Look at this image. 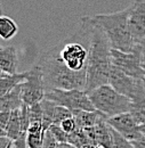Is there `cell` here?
<instances>
[{"label": "cell", "instance_id": "obj_1", "mask_svg": "<svg viewBox=\"0 0 145 148\" xmlns=\"http://www.w3.org/2000/svg\"><path fill=\"white\" fill-rule=\"evenodd\" d=\"M91 30L90 16L81 17L72 36L40 56L36 65L40 69L46 91L50 89L86 90Z\"/></svg>", "mask_w": 145, "mask_h": 148}, {"label": "cell", "instance_id": "obj_9", "mask_svg": "<svg viewBox=\"0 0 145 148\" xmlns=\"http://www.w3.org/2000/svg\"><path fill=\"white\" fill-rule=\"evenodd\" d=\"M129 26L135 43L145 41V0H134L130 5Z\"/></svg>", "mask_w": 145, "mask_h": 148}, {"label": "cell", "instance_id": "obj_27", "mask_svg": "<svg viewBox=\"0 0 145 148\" xmlns=\"http://www.w3.org/2000/svg\"><path fill=\"white\" fill-rule=\"evenodd\" d=\"M81 148H104V147H102L99 145H95V144H87V145L82 146Z\"/></svg>", "mask_w": 145, "mask_h": 148}, {"label": "cell", "instance_id": "obj_11", "mask_svg": "<svg viewBox=\"0 0 145 148\" xmlns=\"http://www.w3.org/2000/svg\"><path fill=\"white\" fill-rule=\"evenodd\" d=\"M17 64L18 57L15 47L8 46L0 49V67L3 73H17Z\"/></svg>", "mask_w": 145, "mask_h": 148}, {"label": "cell", "instance_id": "obj_23", "mask_svg": "<svg viewBox=\"0 0 145 148\" xmlns=\"http://www.w3.org/2000/svg\"><path fill=\"white\" fill-rule=\"evenodd\" d=\"M131 144H133L134 148H145V136H143V133H142L141 137L131 140Z\"/></svg>", "mask_w": 145, "mask_h": 148}, {"label": "cell", "instance_id": "obj_4", "mask_svg": "<svg viewBox=\"0 0 145 148\" xmlns=\"http://www.w3.org/2000/svg\"><path fill=\"white\" fill-rule=\"evenodd\" d=\"M88 95L96 111L101 112L106 117L129 112L130 99L118 92L109 83L93 89Z\"/></svg>", "mask_w": 145, "mask_h": 148}, {"label": "cell", "instance_id": "obj_30", "mask_svg": "<svg viewBox=\"0 0 145 148\" xmlns=\"http://www.w3.org/2000/svg\"><path fill=\"white\" fill-rule=\"evenodd\" d=\"M0 15H2V7H1V2H0Z\"/></svg>", "mask_w": 145, "mask_h": 148}, {"label": "cell", "instance_id": "obj_8", "mask_svg": "<svg viewBox=\"0 0 145 148\" xmlns=\"http://www.w3.org/2000/svg\"><path fill=\"white\" fill-rule=\"evenodd\" d=\"M109 84L112 86L118 92L131 99L136 93H138L145 88V80L131 77L112 65Z\"/></svg>", "mask_w": 145, "mask_h": 148}, {"label": "cell", "instance_id": "obj_28", "mask_svg": "<svg viewBox=\"0 0 145 148\" xmlns=\"http://www.w3.org/2000/svg\"><path fill=\"white\" fill-rule=\"evenodd\" d=\"M139 130H141V132L143 133V136H145V123L139 125Z\"/></svg>", "mask_w": 145, "mask_h": 148}, {"label": "cell", "instance_id": "obj_15", "mask_svg": "<svg viewBox=\"0 0 145 148\" xmlns=\"http://www.w3.org/2000/svg\"><path fill=\"white\" fill-rule=\"evenodd\" d=\"M26 77V72L8 74L3 73L0 76V96L9 92L16 86L22 83Z\"/></svg>", "mask_w": 145, "mask_h": 148}, {"label": "cell", "instance_id": "obj_12", "mask_svg": "<svg viewBox=\"0 0 145 148\" xmlns=\"http://www.w3.org/2000/svg\"><path fill=\"white\" fill-rule=\"evenodd\" d=\"M22 96H21V83L16 86L9 92L0 96V112L14 111L19 108L23 105Z\"/></svg>", "mask_w": 145, "mask_h": 148}, {"label": "cell", "instance_id": "obj_21", "mask_svg": "<svg viewBox=\"0 0 145 148\" xmlns=\"http://www.w3.org/2000/svg\"><path fill=\"white\" fill-rule=\"evenodd\" d=\"M58 125L64 130L68 134H69V133H71V132H73V131L75 130V128H77L75 120H74V117H73V116L68 117V119H65V120H63Z\"/></svg>", "mask_w": 145, "mask_h": 148}, {"label": "cell", "instance_id": "obj_25", "mask_svg": "<svg viewBox=\"0 0 145 148\" xmlns=\"http://www.w3.org/2000/svg\"><path fill=\"white\" fill-rule=\"evenodd\" d=\"M56 148H75L73 145L69 144V143H58Z\"/></svg>", "mask_w": 145, "mask_h": 148}, {"label": "cell", "instance_id": "obj_26", "mask_svg": "<svg viewBox=\"0 0 145 148\" xmlns=\"http://www.w3.org/2000/svg\"><path fill=\"white\" fill-rule=\"evenodd\" d=\"M139 45L142 46V51H143V67H144V71H145V41H143Z\"/></svg>", "mask_w": 145, "mask_h": 148}, {"label": "cell", "instance_id": "obj_13", "mask_svg": "<svg viewBox=\"0 0 145 148\" xmlns=\"http://www.w3.org/2000/svg\"><path fill=\"white\" fill-rule=\"evenodd\" d=\"M129 113L139 125L145 123V88L130 99Z\"/></svg>", "mask_w": 145, "mask_h": 148}, {"label": "cell", "instance_id": "obj_3", "mask_svg": "<svg viewBox=\"0 0 145 148\" xmlns=\"http://www.w3.org/2000/svg\"><path fill=\"white\" fill-rule=\"evenodd\" d=\"M129 14L130 6L119 12L91 16V19L105 32L112 49L130 51L137 45L135 43L130 32Z\"/></svg>", "mask_w": 145, "mask_h": 148}, {"label": "cell", "instance_id": "obj_16", "mask_svg": "<svg viewBox=\"0 0 145 148\" xmlns=\"http://www.w3.org/2000/svg\"><path fill=\"white\" fill-rule=\"evenodd\" d=\"M21 108V107H19ZM19 108L12 111V116H10V121L6 128V133L7 137L10 138L12 140L17 139L21 134H23L24 132H26L25 130L23 129L22 125V121H21V112Z\"/></svg>", "mask_w": 145, "mask_h": 148}, {"label": "cell", "instance_id": "obj_29", "mask_svg": "<svg viewBox=\"0 0 145 148\" xmlns=\"http://www.w3.org/2000/svg\"><path fill=\"white\" fill-rule=\"evenodd\" d=\"M1 136H7V133H6V130L2 129V128L0 127V137H1Z\"/></svg>", "mask_w": 145, "mask_h": 148}, {"label": "cell", "instance_id": "obj_5", "mask_svg": "<svg viewBox=\"0 0 145 148\" xmlns=\"http://www.w3.org/2000/svg\"><path fill=\"white\" fill-rule=\"evenodd\" d=\"M45 98L56 105L69 108L73 114L80 111H96L89 95L86 90L79 89H50L45 93Z\"/></svg>", "mask_w": 145, "mask_h": 148}, {"label": "cell", "instance_id": "obj_20", "mask_svg": "<svg viewBox=\"0 0 145 148\" xmlns=\"http://www.w3.org/2000/svg\"><path fill=\"white\" fill-rule=\"evenodd\" d=\"M58 145V141L56 140L53 133L47 129L44 134V141H42V147L41 148H56Z\"/></svg>", "mask_w": 145, "mask_h": 148}, {"label": "cell", "instance_id": "obj_6", "mask_svg": "<svg viewBox=\"0 0 145 148\" xmlns=\"http://www.w3.org/2000/svg\"><path fill=\"white\" fill-rule=\"evenodd\" d=\"M112 65L131 77L145 80V71L143 67V51L142 46L137 43L133 50L121 51L118 49L111 50Z\"/></svg>", "mask_w": 145, "mask_h": 148}, {"label": "cell", "instance_id": "obj_17", "mask_svg": "<svg viewBox=\"0 0 145 148\" xmlns=\"http://www.w3.org/2000/svg\"><path fill=\"white\" fill-rule=\"evenodd\" d=\"M18 26L13 18L0 15V38L2 40H10L17 34Z\"/></svg>", "mask_w": 145, "mask_h": 148}, {"label": "cell", "instance_id": "obj_22", "mask_svg": "<svg viewBox=\"0 0 145 148\" xmlns=\"http://www.w3.org/2000/svg\"><path fill=\"white\" fill-rule=\"evenodd\" d=\"M10 116H12V112L10 111L0 112V127L2 129L6 130L9 121H10Z\"/></svg>", "mask_w": 145, "mask_h": 148}, {"label": "cell", "instance_id": "obj_14", "mask_svg": "<svg viewBox=\"0 0 145 148\" xmlns=\"http://www.w3.org/2000/svg\"><path fill=\"white\" fill-rule=\"evenodd\" d=\"M104 116H105L104 114L98 111H80L73 114L77 128H81V129L95 125Z\"/></svg>", "mask_w": 145, "mask_h": 148}, {"label": "cell", "instance_id": "obj_19", "mask_svg": "<svg viewBox=\"0 0 145 148\" xmlns=\"http://www.w3.org/2000/svg\"><path fill=\"white\" fill-rule=\"evenodd\" d=\"M48 130L53 133V136L56 138V140L58 143H68V133L62 129L58 124H52L48 128Z\"/></svg>", "mask_w": 145, "mask_h": 148}, {"label": "cell", "instance_id": "obj_31", "mask_svg": "<svg viewBox=\"0 0 145 148\" xmlns=\"http://www.w3.org/2000/svg\"><path fill=\"white\" fill-rule=\"evenodd\" d=\"M2 74H3V72H2V70H1V67H0V76H1Z\"/></svg>", "mask_w": 145, "mask_h": 148}, {"label": "cell", "instance_id": "obj_7", "mask_svg": "<svg viewBox=\"0 0 145 148\" xmlns=\"http://www.w3.org/2000/svg\"><path fill=\"white\" fill-rule=\"evenodd\" d=\"M45 84L40 69L35 65L32 69L26 71V77L21 83V96L25 105L32 106L40 103L45 98Z\"/></svg>", "mask_w": 145, "mask_h": 148}, {"label": "cell", "instance_id": "obj_32", "mask_svg": "<svg viewBox=\"0 0 145 148\" xmlns=\"http://www.w3.org/2000/svg\"><path fill=\"white\" fill-rule=\"evenodd\" d=\"M1 48H2V47H1V45H0V49H1Z\"/></svg>", "mask_w": 145, "mask_h": 148}, {"label": "cell", "instance_id": "obj_2", "mask_svg": "<svg viewBox=\"0 0 145 148\" xmlns=\"http://www.w3.org/2000/svg\"><path fill=\"white\" fill-rule=\"evenodd\" d=\"M91 22H93L91 45L88 67H87V83H86L87 92L102 84H108L112 69V60H111L112 47L110 45L109 39L99 25H97L93 19Z\"/></svg>", "mask_w": 145, "mask_h": 148}, {"label": "cell", "instance_id": "obj_10", "mask_svg": "<svg viewBox=\"0 0 145 148\" xmlns=\"http://www.w3.org/2000/svg\"><path fill=\"white\" fill-rule=\"evenodd\" d=\"M108 122L113 129L120 132L130 141L142 136V132L139 130V124L135 121V119L129 112L112 116V117H108Z\"/></svg>", "mask_w": 145, "mask_h": 148}, {"label": "cell", "instance_id": "obj_33", "mask_svg": "<svg viewBox=\"0 0 145 148\" xmlns=\"http://www.w3.org/2000/svg\"><path fill=\"white\" fill-rule=\"evenodd\" d=\"M10 147H12V145H10V146H9V147H8V148H10Z\"/></svg>", "mask_w": 145, "mask_h": 148}, {"label": "cell", "instance_id": "obj_18", "mask_svg": "<svg viewBox=\"0 0 145 148\" xmlns=\"http://www.w3.org/2000/svg\"><path fill=\"white\" fill-rule=\"evenodd\" d=\"M110 148H134L130 140L112 128V141Z\"/></svg>", "mask_w": 145, "mask_h": 148}, {"label": "cell", "instance_id": "obj_24", "mask_svg": "<svg viewBox=\"0 0 145 148\" xmlns=\"http://www.w3.org/2000/svg\"><path fill=\"white\" fill-rule=\"evenodd\" d=\"M12 139L8 138L7 136H1L0 137V148H8L12 145Z\"/></svg>", "mask_w": 145, "mask_h": 148}]
</instances>
